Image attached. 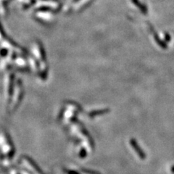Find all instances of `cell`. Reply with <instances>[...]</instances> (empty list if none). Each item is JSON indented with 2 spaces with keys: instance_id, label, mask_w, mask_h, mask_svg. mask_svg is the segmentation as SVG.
I'll return each instance as SVG.
<instances>
[]
</instances>
